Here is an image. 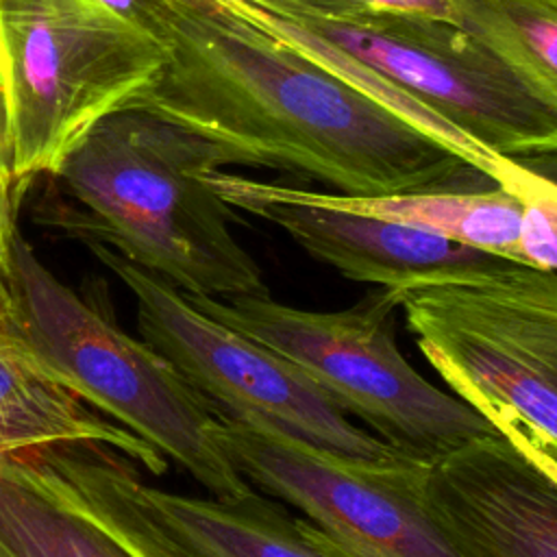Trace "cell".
I'll list each match as a JSON object with an SVG mask.
<instances>
[{"label":"cell","mask_w":557,"mask_h":557,"mask_svg":"<svg viewBox=\"0 0 557 557\" xmlns=\"http://www.w3.org/2000/svg\"><path fill=\"white\" fill-rule=\"evenodd\" d=\"M102 2L165 50L128 107L209 141L224 165L285 170L346 196L494 185L228 0Z\"/></svg>","instance_id":"1"},{"label":"cell","mask_w":557,"mask_h":557,"mask_svg":"<svg viewBox=\"0 0 557 557\" xmlns=\"http://www.w3.org/2000/svg\"><path fill=\"white\" fill-rule=\"evenodd\" d=\"M224 159L209 141L141 109L104 117L50 176L67 202L41 222L102 244L187 294H270L231 231L233 209L207 174Z\"/></svg>","instance_id":"2"},{"label":"cell","mask_w":557,"mask_h":557,"mask_svg":"<svg viewBox=\"0 0 557 557\" xmlns=\"http://www.w3.org/2000/svg\"><path fill=\"white\" fill-rule=\"evenodd\" d=\"M4 283L11 315L2 333L50 379L157 448L211 496L255 490L220 446L211 403L157 348L120 329L102 281L76 292L20 235Z\"/></svg>","instance_id":"3"},{"label":"cell","mask_w":557,"mask_h":557,"mask_svg":"<svg viewBox=\"0 0 557 557\" xmlns=\"http://www.w3.org/2000/svg\"><path fill=\"white\" fill-rule=\"evenodd\" d=\"M394 292L450 394L557 461V272L503 259Z\"/></svg>","instance_id":"4"},{"label":"cell","mask_w":557,"mask_h":557,"mask_svg":"<svg viewBox=\"0 0 557 557\" xmlns=\"http://www.w3.org/2000/svg\"><path fill=\"white\" fill-rule=\"evenodd\" d=\"M207 315L276 350L348 418L411 457H433L496 429L470 405L429 383L396 344L398 296L376 287L350 307L311 311L270 294H187Z\"/></svg>","instance_id":"5"},{"label":"cell","mask_w":557,"mask_h":557,"mask_svg":"<svg viewBox=\"0 0 557 557\" xmlns=\"http://www.w3.org/2000/svg\"><path fill=\"white\" fill-rule=\"evenodd\" d=\"M163 61V46L102 0H0V83L22 189L52 176Z\"/></svg>","instance_id":"6"},{"label":"cell","mask_w":557,"mask_h":557,"mask_svg":"<svg viewBox=\"0 0 557 557\" xmlns=\"http://www.w3.org/2000/svg\"><path fill=\"white\" fill-rule=\"evenodd\" d=\"M285 17L496 154L518 161L557 150V109L453 20L396 11L344 20Z\"/></svg>","instance_id":"7"},{"label":"cell","mask_w":557,"mask_h":557,"mask_svg":"<svg viewBox=\"0 0 557 557\" xmlns=\"http://www.w3.org/2000/svg\"><path fill=\"white\" fill-rule=\"evenodd\" d=\"M87 248L131 292L141 339L157 348L215 411L263 418L300 440L355 459L385 461L405 455L357 426L283 355L207 315L163 276L109 246Z\"/></svg>","instance_id":"8"},{"label":"cell","mask_w":557,"mask_h":557,"mask_svg":"<svg viewBox=\"0 0 557 557\" xmlns=\"http://www.w3.org/2000/svg\"><path fill=\"white\" fill-rule=\"evenodd\" d=\"M215 418L218 442L235 470L313 524L359 540L383 557H457L416 498L413 468L420 457L355 459L263 418L220 411Z\"/></svg>","instance_id":"9"},{"label":"cell","mask_w":557,"mask_h":557,"mask_svg":"<svg viewBox=\"0 0 557 557\" xmlns=\"http://www.w3.org/2000/svg\"><path fill=\"white\" fill-rule=\"evenodd\" d=\"M139 468L100 442L0 457V557H189L135 498Z\"/></svg>","instance_id":"10"},{"label":"cell","mask_w":557,"mask_h":557,"mask_svg":"<svg viewBox=\"0 0 557 557\" xmlns=\"http://www.w3.org/2000/svg\"><path fill=\"white\" fill-rule=\"evenodd\" d=\"M413 492L457 557H557V481L498 431L418 459Z\"/></svg>","instance_id":"11"},{"label":"cell","mask_w":557,"mask_h":557,"mask_svg":"<svg viewBox=\"0 0 557 557\" xmlns=\"http://www.w3.org/2000/svg\"><path fill=\"white\" fill-rule=\"evenodd\" d=\"M207 181L231 209L276 224L307 255L350 281L403 289L503 261L409 224L313 202L300 187L246 178L222 168H213Z\"/></svg>","instance_id":"12"},{"label":"cell","mask_w":557,"mask_h":557,"mask_svg":"<svg viewBox=\"0 0 557 557\" xmlns=\"http://www.w3.org/2000/svg\"><path fill=\"white\" fill-rule=\"evenodd\" d=\"M67 442L109 444L152 476L168 470L157 448L50 379L15 337L0 331V457Z\"/></svg>","instance_id":"13"},{"label":"cell","mask_w":557,"mask_h":557,"mask_svg":"<svg viewBox=\"0 0 557 557\" xmlns=\"http://www.w3.org/2000/svg\"><path fill=\"white\" fill-rule=\"evenodd\" d=\"M133 492L189 557H326L302 535L298 518L255 490L237 498L176 494L148 483L139 468Z\"/></svg>","instance_id":"14"},{"label":"cell","mask_w":557,"mask_h":557,"mask_svg":"<svg viewBox=\"0 0 557 557\" xmlns=\"http://www.w3.org/2000/svg\"><path fill=\"white\" fill-rule=\"evenodd\" d=\"M300 191L305 198L326 207L409 224L516 261L522 202L513 191L500 185L437 187L383 196H346L311 189Z\"/></svg>","instance_id":"15"},{"label":"cell","mask_w":557,"mask_h":557,"mask_svg":"<svg viewBox=\"0 0 557 557\" xmlns=\"http://www.w3.org/2000/svg\"><path fill=\"white\" fill-rule=\"evenodd\" d=\"M453 22L557 109V0H448Z\"/></svg>","instance_id":"16"},{"label":"cell","mask_w":557,"mask_h":557,"mask_svg":"<svg viewBox=\"0 0 557 557\" xmlns=\"http://www.w3.org/2000/svg\"><path fill=\"white\" fill-rule=\"evenodd\" d=\"M500 187L522 202L516 261L557 272V183L518 161L516 172Z\"/></svg>","instance_id":"17"},{"label":"cell","mask_w":557,"mask_h":557,"mask_svg":"<svg viewBox=\"0 0 557 557\" xmlns=\"http://www.w3.org/2000/svg\"><path fill=\"white\" fill-rule=\"evenodd\" d=\"M22 185L13 174V152L7 126V107L0 83V276L4 278L11 268L13 246L20 237L17 231V207H20Z\"/></svg>","instance_id":"18"},{"label":"cell","mask_w":557,"mask_h":557,"mask_svg":"<svg viewBox=\"0 0 557 557\" xmlns=\"http://www.w3.org/2000/svg\"><path fill=\"white\" fill-rule=\"evenodd\" d=\"M296 11L289 15H313L324 20H344L372 11H396V13H422L444 20H453L448 0H292Z\"/></svg>","instance_id":"19"},{"label":"cell","mask_w":557,"mask_h":557,"mask_svg":"<svg viewBox=\"0 0 557 557\" xmlns=\"http://www.w3.org/2000/svg\"><path fill=\"white\" fill-rule=\"evenodd\" d=\"M298 527H300L302 535L326 557H383L372 546H368L359 540H352L348 535H342L337 531L318 527L307 518H298Z\"/></svg>","instance_id":"20"},{"label":"cell","mask_w":557,"mask_h":557,"mask_svg":"<svg viewBox=\"0 0 557 557\" xmlns=\"http://www.w3.org/2000/svg\"><path fill=\"white\" fill-rule=\"evenodd\" d=\"M494 429H496L498 433H503L509 442H513L531 461H535L544 472H548V474L557 481V461H555V459H550L548 455H544L542 450H537L535 446H531V444H529L516 429H511L509 424H496Z\"/></svg>","instance_id":"21"},{"label":"cell","mask_w":557,"mask_h":557,"mask_svg":"<svg viewBox=\"0 0 557 557\" xmlns=\"http://www.w3.org/2000/svg\"><path fill=\"white\" fill-rule=\"evenodd\" d=\"M9 313H11V298H9L7 283L0 276V331H4V326L9 322Z\"/></svg>","instance_id":"22"}]
</instances>
